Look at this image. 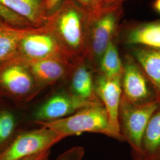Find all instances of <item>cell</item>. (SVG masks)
<instances>
[{"label": "cell", "instance_id": "9", "mask_svg": "<svg viewBox=\"0 0 160 160\" xmlns=\"http://www.w3.org/2000/svg\"><path fill=\"white\" fill-rule=\"evenodd\" d=\"M94 88L97 97L106 110L110 128L115 136V139L125 142L120 133L119 122V111L122 95L121 75L106 77L98 74L94 80Z\"/></svg>", "mask_w": 160, "mask_h": 160}, {"label": "cell", "instance_id": "1", "mask_svg": "<svg viewBox=\"0 0 160 160\" xmlns=\"http://www.w3.org/2000/svg\"><path fill=\"white\" fill-rule=\"evenodd\" d=\"M90 20L86 12L70 0H63L48 16L47 28L73 62L85 59Z\"/></svg>", "mask_w": 160, "mask_h": 160}, {"label": "cell", "instance_id": "21", "mask_svg": "<svg viewBox=\"0 0 160 160\" xmlns=\"http://www.w3.org/2000/svg\"><path fill=\"white\" fill-rule=\"evenodd\" d=\"M0 17L7 23L19 28L36 27L28 20L12 12L0 3Z\"/></svg>", "mask_w": 160, "mask_h": 160}, {"label": "cell", "instance_id": "8", "mask_svg": "<svg viewBox=\"0 0 160 160\" xmlns=\"http://www.w3.org/2000/svg\"><path fill=\"white\" fill-rule=\"evenodd\" d=\"M16 55L26 60L53 57L68 59L56 38L45 24L36 28L23 38L18 46Z\"/></svg>", "mask_w": 160, "mask_h": 160}, {"label": "cell", "instance_id": "17", "mask_svg": "<svg viewBox=\"0 0 160 160\" xmlns=\"http://www.w3.org/2000/svg\"><path fill=\"white\" fill-rule=\"evenodd\" d=\"M141 147V157L149 160H160V106L149 120Z\"/></svg>", "mask_w": 160, "mask_h": 160}, {"label": "cell", "instance_id": "3", "mask_svg": "<svg viewBox=\"0 0 160 160\" xmlns=\"http://www.w3.org/2000/svg\"><path fill=\"white\" fill-rule=\"evenodd\" d=\"M123 12V6L105 7L90 20L85 61L92 71L97 72L103 53L112 41L117 40Z\"/></svg>", "mask_w": 160, "mask_h": 160}, {"label": "cell", "instance_id": "4", "mask_svg": "<svg viewBox=\"0 0 160 160\" xmlns=\"http://www.w3.org/2000/svg\"><path fill=\"white\" fill-rule=\"evenodd\" d=\"M160 106V102L137 105L121 98L119 122L121 134L129 143L133 156H141L142 141L152 115Z\"/></svg>", "mask_w": 160, "mask_h": 160}, {"label": "cell", "instance_id": "5", "mask_svg": "<svg viewBox=\"0 0 160 160\" xmlns=\"http://www.w3.org/2000/svg\"><path fill=\"white\" fill-rule=\"evenodd\" d=\"M38 94L33 77L17 55L0 63V95L28 102Z\"/></svg>", "mask_w": 160, "mask_h": 160}, {"label": "cell", "instance_id": "14", "mask_svg": "<svg viewBox=\"0 0 160 160\" xmlns=\"http://www.w3.org/2000/svg\"><path fill=\"white\" fill-rule=\"evenodd\" d=\"M92 71L85 59L74 62L73 68L69 76L71 78V92L87 102H101L95 91Z\"/></svg>", "mask_w": 160, "mask_h": 160}, {"label": "cell", "instance_id": "2", "mask_svg": "<svg viewBox=\"0 0 160 160\" xmlns=\"http://www.w3.org/2000/svg\"><path fill=\"white\" fill-rule=\"evenodd\" d=\"M34 123L51 129L63 138L88 132L100 133L115 139L110 128L108 113L101 102L88 105L58 120Z\"/></svg>", "mask_w": 160, "mask_h": 160}, {"label": "cell", "instance_id": "12", "mask_svg": "<svg viewBox=\"0 0 160 160\" xmlns=\"http://www.w3.org/2000/svg\"><path fill=\"white\" fill-rule=\"evenodd\" d=\"M118 36L128 47L143 46L160 49V20L126 24L123 28L120 25Z\"/></svg>", "mask_w": 160, "mask_h": 160}, {"label": "cell", "instance_id": "13", "mask_svg": "<svg viewBox=\"0 0 160 160\" xmlns=\"http://www.w3.org/2000/svg\"><path fill=\"white\" fill-rule=\"evenodd\" d=\"M128 48V53L143 70L160 102V49L139 46Z\"/></svg>", "mask_w": 160, "mask_h": 160}, {"label": "cell", "instance_id": "27", "mask_svg": "<svg viewBox=\"0 0 160 160\" xmlns=\"http://www.w3.org/2000/svg\"><path fill=\"white\" fill-rule=\"evenodd\" d=\"M131 160H149L143 158L141 156H133V158Z\"/></svg>", "mask_w": 160, "mask_h": 160}, {"label": "cell", "instance_id": "25", "mask_svg": "<svg viewBox=\"0 0 160 160\" xmlns=\"http://www.w3.org/2000/svg\"><path fill=\"white\" fill-rule=\"evenodd\" d=\"M127 0H104L105 7L123 6L124 2Z\"/></svg>", "mask_w": 160, "mask_h": 160}, {"label": "cell", "instance_id": "10", "mask_svg": "<svg viewBox=\"0 0 160 160\" xmlns=\"http://www.w3.org/2000/svg\"><path fill=\"white\" fill-rule=\"evenodd\" d=\"M22 59L33 77L38 94L47 86L69 77L74 66L73 62L64 57L38 60Z\"/></svg>", "mask_w": 160, "mask_h": 160}, {"label": "cell", "instance_id": "26", "mask_svg": "<svg viewBox=\"0 0 160 160\" xmlns=\"http://www.w3.org/2000/svg\"><path fill=\"white\" fill-rule=\"evenodd\" d=\"M152 6L155 12L160 14V0H154Z\"/></svg>", "mask_w": 160, "mask_h": 160}, {"label": "cell", "instance_id": "24", "mask_svg": "<svg viewBox=\"0 0 160 160\" xmlns=\"http://www.w3.org/2000/svg\"><path fill=\"white\" fill-rule=\"evenodd\" d=\"M50 155H51V149L43 151L38 154H35L29 157H27L20 160H49Z\"/></svg>", "mask_w": 160, "mask_h": 160}, {"label": "cell", "instance_id": "6", "mask_svg": "<svg viewBox=\"0 0 160 160\" xmlns=\"http://www.w3.org/2000/svg\"><path fill=\"white\" fill-rule=\"evenodd\" d=\"M23 132L0 153V160H20L51 149L64 139L56 132L44 126Z\"/></svg>", "mask_w": 160, "mask_h": 160}, {"label": "cell", "instance_id": "7", "mask_svg": "<svg viewBox=\"0 0 160 160\" xmlns=\"http://www.w3.org/2000/svg\"><path fill=\"white\" fill-rule=\"evenodd\" d=\"M122 62V98L137 105L158 101L150 81L135 59L128 53L124 56Z\"/></svg>", "mask_w": 160, "mask_h": 160}, {"label": "cell", "instance_id": "19", "mask_svg": "<svg viewBox=\"0 0 160 160\" xmlns=\"http://www.w3.org/2000/svg\"><path fill=\"white\" fill-rule=\"evenodd\" d=\"M16 125L14 114L11 112L2 110L0 111V145L10 137Z\"/></svg>", "mask_w": 160, "mask_h": 160}, {"label": "cell", "instance_id": "16", "mask_svg": "<svg viewBox=\"0 0 160 160\" xmlns=\"http://www.w3.org/2000/svg\"><path fill=\"white\" fill-rule=\"evenodd\" d=\"M0 3L36 27L45 25L47 21L48 14L43 0H0Z\"/></svg>", "mask_w": 160, "mask_h": 160}, {"label": "cell", "instance_id": "20", "mask_svg": "<svg viewBox=\"0 0 160 160\" xmlns=\"http://www.w3.org/2000/svg\"><path fill=\"white\" fill-rule=\"evenodd\" d=\"M80 7L92 20L103 12L105 6L104 0H70Z\"/></svg>", "mask_w": 160, "mask_h": 160}, {"label": "cell", "instance_id": "11", "mask_svg": "<svg viewBox=\"0 0 160 160\" xmlns=\"http://www.w3.org/2000/svg\"><path fill=\"white\" fill-rule=\"evenodd\" d=\"M93 103H96L82 100L71 92H58L49 97L36 110L34 122L58 120Z\"/></svg>", "mask_w": 160, "mask_h": 160}, {"label": "cell", "instance_id": "18", "mask_svg": "<svg viewBox=\"0 0 160 160\" xmlns=\"http://www.w3.org/2000/svg\"><path fill=\"white\" fill-rule=\"evenodd\" d=\"M116 40L112 41L103 53L96 72L97 74L106 77L122 75L123 62L120 58Z\"/></svg>", "mask_w": 160, "mask_h": 160}, {"label": "cell", "instance_id": "15", "mask_svg": "<svg viewBox=\"0 0 160 160\" xmlns=\"http://www.w3.org/2000/svg\"><path fill=\"white\" fill-rule=\"evenodd\" d=\"M36 28L14 26L0 17V63L14 57L20 41Z\"/></svg>", "mask_w": 160, "mask_h": 160}, {"label": "cell", "instance_id": "22", "mask_svg": "<svg viewBox=\"0 0 160 160\" xmlns=\"http://www.w3.org/2000/svg\"><path fill=\"white\" fill-rule=\"evenodd\" d=\"M85 154V149L80 146L72 147L59 155L53 160H82Z\"/></svg>", "mask_w": 160, "mask_h": 160}, {"label": "cell", "instance_id": "23", "mask_svg": "<svg viewBox=\"0 0 160 160\" xmlns=\"http://www.w3.org/2000/svg\"><path fill=\"white\" fill-rule=\"evenodd\" d=\"M63 0H43V3L48 15L56 10Z\"/></svg>", "mask_w": 160, "mask_h": 160}]
</instances>
